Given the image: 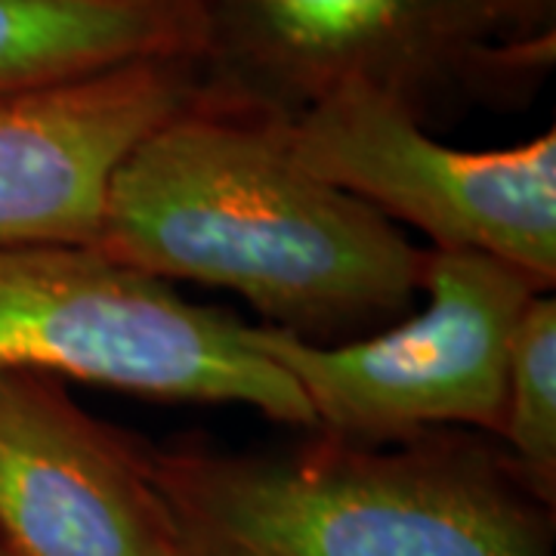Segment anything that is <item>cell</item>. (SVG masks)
Instances as JSON below:
<instances>
[{
	"mask_svg": "<svg viewBox=\"0 0 556 556\" xmlns=\"http://www.w3.org/2000/svg\"><path fill=\"white\" fill-rule=\"evenodd\" d=\"M248 321L199 306L93 244H0V371L112 387L152 402L244 405L313 433V412Z\"/></svg>",
	"mask_w": 556,
	"mask_h": 556,
	"instance_id": "277c9868",
	"label": "cell"
},
{
	"mask_svg": "<svg viewBox=\"0 0 556 556\" xmlns=\"http://www.w3.org/2000/svg\"><path fill=\"white\" fill-rule=\"evenodd\" d=\"M199 16L201 93L278 121L368 87L433 130L529 105L556 60V35L510 38L489 0H199Z\"/></svg>",
	"mask_w": 556,
	"mask_h": 556,
	"instance_id": "3957f363",
	"label": "cell"
},
{
	"mask_svg": "<svg viewBox=\"0 0 556 556\" xmlns=\"http://www.w3.org/2000/svg\"><path fill=\"white\" fill-rule=\"evenodd\" d=\"M149 460L179 556H556V507L473 430L276 452L186 439Z\"/></svg>",
	"mask_w": 556,
	"mask_h": 556,
	"instance_id": "7a4b0ae2",
	"label": "cell"
},
{
	"mask_svg": "<svg viewBox=\"0 0 556 556\" xmlns=\"http://www.w3.org/2000/svg\"><path fill=\"white\" fill-rule=\"evenodd\" d=\"M504 31L517 40L556 35V0H489Z\"/></svg>",
	"mask_w": 556,
	"mask_h": 556,
	"instance_id": "8fae6325",
	"label": "cell"
},
{
	"mask_svg": "<svg viewBox=\"0 0 556 556\" xmlns=\"http://www.w3.org/2000/svg\"><path fill=\"white\" fill-rule=\"evenodd\" d=\"M93 248L167 285L226 288L316 346L408 316L427 263L396 223L291 155L288 121L204 93L121 161Z\"/></svg>",
	"mask_w": 556,
	"mask_h": 556,
	"instance_id": "6da1fadb",
	"label": "cell"
},
{
	"mask_svg": "<svg viewBox=\"0 0 556 556\" xmlns=\"http://www.w3.org/2000/svg\"><path fill=\"white\" fill-rule=\"evenodd\" d=\"M541 291L501 260L430 248L417 306L375 334L334 346L266 325L244 334L298 383L318 437L393 445L430 430H473L497 439L510 346Z\"/></svg>",
	"mask_w": 556,
	"mask_h": 556,
	"instance_id": "5b68a950",
	"label": "cell"
},
{
	"mask_svg": "<svg viewBox=\"0 0 556 556\" xmlns=\"http://www.w3.org/2000/svg\"><path fill=\"white\" fill-rule=\"evenodd\" d=\"M199 100L189 56L0 97V244H93L121 161Z\"/></svg>",
	"mask_w": 556,
	"mask_h": 556,
	"instance_id": "ba28073f",
	"label": "cell"
},
{
	"mask_svg": "<svg viewBox=\"0 0 556 556\" xmlns=\"http://www.w3.org/2000/svg\"><path fill=\"white\" fill-rule=\"evenodd\" d=\"M199 0H0V97L121 65L199 60Z\"/></svg>",
	"mask_w": 556,
	"mask_h": 556,
	"instance_id": "9c48e42d",
	"label": "cell"
},
{
	"mask_svg": "<svg viewBox=\"0 0 556 556\" xmlns=\"http://www.w3.org/2000/svg\"><path fill=\"white\" fill-rule=\"evenodd\" d=\"M497 445L519 479L556 507V300L541 291L519 318Z\"/></svg>",
	"mask_w": 556,
	"mask_h": 556,
	"instance_id": "30bf717a",
	"label": "cell"
},
{
	"mask_svg": "<svg viewBox=\"0 0 556 556\" xmlns=\"http://www.w3.org/2000/svg\"><path fill=\"white\" fill-rule=\"evenodd\" d=\"M0 556H10V554H7V551H3V544H0Z\"/></svg>",
	"mask_w": 556,
	"mask_h": 556,
	"instance_id": "7c38bea8",
	"label": "cell"
},
{
	"mask_svg": "<svg viewBox=\"0 0 556 556\" xmlns=\"http://www.w3.org/2000/svg\"><path fill=\"white\" fill-rule=\"evenodd\" d=\"M291 155L433 251L501 260L554 291L556 130L507 149H455L402 105L343 87L288 121Z\"/></svg>",
	"mask_w": 556,
	"mask_h": 556,
	"instance_id": "8992f818",
	"label": "cell"
},
{
	"mask_svg": "<svg viewBox=\"0 0 556 556\" xmlns=\"http://www.w3.org/2000/svg\"><path fill=\"white\" fill-rule=\"evenodd\" d=\"M152 445L68 383L0 371V544L10 556H179Z\"/></svg>",
	"mask_w": 556,
	"mask_h": 556,
	"instance_id": "52a82bcc",
	"label": "cell"
}]
</instances>
